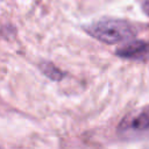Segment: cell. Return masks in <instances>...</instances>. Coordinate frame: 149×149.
Segmentation results:
<instances>
[{
	"label": "cell",
	"mask_w": 149,
	"mask_h": 149,
	"mask_svg": "<svg viewBox=\"0 0 149 149\" xmlns=\"http://www.w3.org/2000/svg\"><path fill=\"white\" fill-rule=\"evenodd\" d=\"M85 31L92 37L107 43L115 44L125 42L135 36L136 30L130 22L121 19L104 17L84 27Z\"/></svg>",
	"instance_id": "1"
},
{
	"label": "cell",
	"mask_w": 149,
	"mask_h": 149,
	"mask_svg": "<svg viewBox=\"0 0 149 149\" xmlns=\"http://www.w3.org/2000/svg\"><path fill=\"white\" fill-rule=\"evenodd\" d=\"M116 133L126 141L149 139V105L129 112L119 123Z\"/></svg>",
	"instance_id": "2"
},
{
	"label": "cell",
	"mask_w": 149,
	"mask_h": 149,
	"mask_svg": "<svg viewBox=\"0 0 149 149\" xmlns=\"http://www.w3.org/2000/svg\"><path fill=\"white\" fill-rule=\"evenodd\" d=\"M115 54L126 59L133 61H148L149 59V42L142 40L130 41L119 49H116Z\"/></svg>",
	"instance_id": "3"
},
{
	"label": "cell",
	"mask_w": 149,
	"mask_h": 149,
	"mask_svg": "<svg viewBox=\"0 0 149 149\" xmlns=\"http://www.w3.org/2000/svg\"><path fill=\"white\" fill-rule=\"evenodd\" d=\"M40 68H41L42 72L47 77L52 79V80H57L58 81V80H61L64 77V73L58 68H56L54 64H51V63H42Z\"/></svg>",
	"instance_id": "4"
},
{
	"label": "cell",
	"mask_w": 149,
	"mask_h": 149,
	"mask_svg": "<svg viewBox=\"0 0 149 149\" xmlns=\"http://www.w3.org/2000/svg\"><path fill=\"white\" fill-rule=\"evenodd\" d=\"M141 6H142V9L143 12L149 16V0H142L141 2Z\"/></svg>",
	"instance_id": "5"
}]
</instances>
